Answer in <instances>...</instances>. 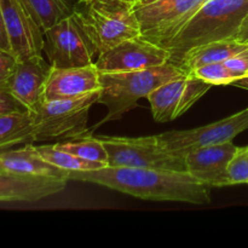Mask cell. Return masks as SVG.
Masks as SVG:
<instances>
[{"mask_svg":"<svg viewBox=\"0 0 248 248\" xmlns=\"http://www.w3.org/2000/svg\"><path fill=\"white\" fill-rule=\"evenodd\" d=\"M69 181L98 184L144 200L194 205L211 202V186L199 182L189 172L106 166L93 171L69 172Z\"/></svg>","mask_w":248,"mask_h":248,"instance_id":"6da1fadb","label":"cell"},{"mask_svg":"<svg viewBox=\"0 0 248 248\" xmlns=\"http://www.w3.org/2000/svg\"><path fill=\"white\" fill-rule=\"evenodd\" d=\"M248 15V0H207L172 39L162 44L178 67L191 47L223 39L236 38Z\"/></svg>","mask_w":248,"mask_h":248,"instance_id":"7a4b0ae2","label":"cell"},{"mask_svg":"<svg viewBox=\"0 0 248 248\" xmlns=\"http://www.w3.org/2000/svg\"><path fill=\"white\" fill-rule=\"evenodd\" d=\"M73 16L96 55L140 35L135 2L127 0H77Z\"/></svg>","mask_w":248,"mask_h":248,"instance_id":"3957f363","label":"cell"},{"mask_svg":"<svg viewBox=\"0 0 248 248\" xmlns=\"http://www.w3.org/2000/svg\"><path fill=\"white\" fill-rule=\"evenodd\" d=\"M184 74L181 68L171 62L132 72H99L102 89L97 103L108 109L101 124L119 120L137 106L138 99L147 98L162 84Z\"/></svg>","mask_w":248,"mask_h":248,"instance_id":"277c9868","label":"cell"},{"mask_svg":"<svg viewBox=\"0 0 248 248\" xmlns=\"http://www.w3.org/2000/svg\"><path fill=\"white\" fill-rule=\"evenodd\" d=\"M99 92L74 98L41 101L31 113L34 116V142L67 140L90 135L89 111L98 102Z\"/></svg>","mask_w":248,"mask_h":248,"instance_id":"5b68a950","label":"cell"},{"mask_svg":"<svg viewBox=\"0 0 248 248\" xmlns=\"http://www.w3.org/2000/svg\"><path fill=\"white\" fill-rule=\"evenodd\" d=\"M108 153V166L186 171L184 154L167 149L157 136L148 137H109L98 136Z\"/></svg>","mask_w":248,"mask_h":248,"instance_id":"8992f818","label":"cell"},{"mask_svg":"<svg viewBox=\"0 0 248 248\" xmlns=\"http://www.w3.org/2000/svg\"><path fill=\"white\" fill-rule=\"evenodd\" d=\"M207 0H156L136 5L140 36L161 46L173 38Z\"/></svg>","mask_w":248,"mask_h":248,"instance_id":"52a82bcc","label":"cell"},{"mask_svg":"<svg viewBox=\"0 0 248 248\" xmlns=\"http://www.w3.org/2000/svg\"><path fill=\"white\" fill-rule=\"evenodd\" d=\"M43 52L53 68H75L92 64L96 55L77 18L65 17L44 31Z\"/></svg>","mask_w":248,"mask_h":248,"instance_id":"ba28073f","label":"cell"},{"mask_svg":"<svg viewBox=\"0 0 248 248\" xmlns=\"http://www.w3.org/2000/svg\"><path fill=\"white\" fill-rule=\"evenodd\" d=\"M246 130H248V108L206 126L186 131H169L157 135V137L169 150L186 155L199 148L232 142Z\"/></svg>","mask_w":248,"mask_h":248,"instance_id":"9c48e42d","label":"cell"},{"mask_svg":"<svg viewBox=\"0 0 248 248\" xmlns=\"http://www.w3.org/2000/svg\"><path fill=\"white\" fill-rule=\"evenodd\" d=\"M212 85L193 74L165 82L147 97L156 123H169L183 115L199 99L205 96Z\"/></svg>","mask_w":248,"mask_h":248,"instance_id":"30bf717a","label":"cell"},{"mask_svg":"<svg viewBox=\"0 0 248 248\" xmlns=\"http://www.w3.org/2000/svg\"><path fill=\"white\" fill-rule=\"evenodd\" d=\"M170 60L171 53L166 48L140 35L102 52L94 64L101 73L132 72L165 64Z\"/></svg>","mask_w":248,"mask_h":248,"instance_id":"8fae6325","label":"cell"},{"mask_svg":"<svg viewBox=\"0 0 248 248\" xmlns=\"http://www.w3.org/2000/svg\"><path fill=\"white\" fill-rule=\"evenodd\" d=\"M12 52L18 60L41 56L44 31L24 0H0Z\"/></svg>","mask_w":248,"mask_h":248,"instance_id":"7c38bea8","label":"cell"},{"mask_svg":"<svg viewBox=\"0 0 248 248\" xmlns=\"http://www.w3.org/2000/svg\"><path fill=\"white\" fill-rule=\"evenodd\" d=\"M52 65L43 56L18 60L14 73L0 87L7 90L33 111L43 101L44 90Z\"/></svg>","mask_w":248,"mask_h":248,"instance_id":"4fadbf2b","label":"cell"},{"mask_svg":"<svg viewBox=\"0 0 248 248\" xmlns=\"http://www.w3.org/2000/svg\"><path fill=\"white\" fill-rule=\"evenodd\" d=\"M239 147L232 142L207 145L186 153V171L195 179L212 186H228V167Z\"/></svg>","mask_w":248,"mask_h":248,"instance_id":"5bb4252c","label":"cell"},{"mask_svg":"<svg viewBox=\"0 0 248 248\" xmlns=\"http://www.w3.org/2000/svg\"><path fill=\"white\" fill-rule=\"evenodd\" d=\"M99 70L92 63L85 67L53 68L51 67L45 90L44 101L74 98L91 92L101 91Z\"/></svg>","mask_w":248,"mask_h":248,"instance_id":"9a60e30c","label":"cell"},{"mask_svg":"<svg viewBox=\"0 0 248 248\" xmlns=\"http://www.w3.org/2000/svg\"><path fill=\"white\" fill-rule=\"evenodd\" d=\"M67 179L18 174L0 170V202H34L61 193Z\"/></svg>","mask_w":248,"mask_h":248,"instance_id":"2e32d148","label":"cell"},{"mask_svg":"<svg viewBox=\"0 0 248 248\" xmlns=\"http://www.w3.org/2000/svg\"><path fill=\"white\" fill-rule=\"evenodd\" d=\"M0 170L12 173L52 177L69 181V171L58 169L46 161L31 143H27L19 149L0 150Z\"/></svg>","mask_w":248,"mask_h":248,"instance_id":"e0dca14e","label":"cell"},{"mask_svg":"<svg viewBox=\"0 0 248 248\" xmlns=\"http://www.w3.org/2000/svg\"><path fill=\"white\" fill-rule=\"evenodd\" d=\"M246 48H248V44L236 38L211 41L186 51L179 62L178 68H181L186 74H190L206 64L224 62Z\"/></svg>","mask_w":248,"mask_h":248,"instance_id":"ac0fdd59","label":"cell"},{"mask_svg":"<svg viewBox=\"0 0 248 248\" xmlns=\"http://www.w3.org/2000/svg\"><path fill=\"white\" fill-rule=\"evenodd\" d=\"M31 142H34V116L31 111L0 115V150Z\"/></svg>","mask_w":248,"mask_h":248,"instance_id":"d6986e66","label":"cell"},{"mask_svg":"<svg viewBox=\"0 0 248 248\" xmlns=\"http://www.w3.org/2000/svg\"><path fill=\"white\" fill-rule=\"evenodd\" d=\"M39 154L44 157L47 162L52 164L53 166L62 169L69 172H85L93 171V170L103 169L108 166L107 162L101 161H90V160L82 159L77 155L68 153L65 150L58 149L55 144H44L36 147Z\"/></svg>","mask_w":248,"mask_h":248,"instance_id":"ffe728a7","label":"cell"},{"mask_svg":"<svg viewBox=\"0 0 248 248\" xmlns=\"http://www.w3.org/2000/svg\"><path fill=\"white\" fill-rule=\"evenodd\" d=\"M45 31L61 19L70 16L77 0H24Z\"/></svg>","mask_w":248,"mask_h":248,"instance_id":"44dd1931","label":"cell"},{"mask_svg":"<svg viewBox=\"0 0 248 248\" xmlns=\"http://www.w3.org/2000/svg\"><path fill=\"white\" fill-rule=\"evenodd\" d=\"M55 145L58 149L72 153L82 159L108 164V153H107L103 142L98 137L91 136V133L81 136V137L73 138V140L55 143Z\"/></svg>","mask_w":248,"mask_h":248,"instance_id":"7402d4cb","label":"cell"},{"mask_svg":"<svg viewBox=\"0 0 248 248\" xmlns=\"http://www.w3.org/2000/svg\"><path fill=\"white\" fill-rule=\"evenodd\" d=\"M190 74L200 78L212 86H215V85H232L236 80L235 75L232 74V70L227 67L224 62L206 64L195 69Z\"/></svg>","mask_w":248,"mask_h":248,"instance_id":"603a6c76","label":"cell"},{"mask_svg":"<svg viewBox=\"0 0 248 248\" xmlns=\"http://www.w3.org/2000/svg\"><path fill=\"white\" fill-rule=\"evenodd\" d=\"M248 183V147L239 148L228 167V186Z\"/></svg>","mask_w":248,"mask_h":248,"instance_id":"cb8c5ba5","label":"cell"},{"mask_svg":"<svg viewBox=\"0 0 248 248\" xmlns=\"http://www.w3.org/2000/svg\"><path fill=\"white\" fill-rule=\"evenodd\" d=\"M27 111L31 110L7 90L0 87V115L12 113H27Z\"/></svg>","mask_w":248,"mask_h":248,"instance_id":"d4e9b609","label":"cell"},{"mask_svg":"<svg viewBox=\"0 0 248 248\" xmlns=\"http://www.w3.org/2000/svg\"><path fill=\"white\" fill-rule=\"evenodd\" d=\"M224 63L232 70L236 80L246 77L248 75V48L228 58L227 61H224Z\"/></svg>","mask_w":248,"mask_h":248,"instance_id":"484cf974","label":"cell"},{"mask_svg":"<svg viewBox=\"0 0 248 248\" xmlns=\"http://www.w3.org/2000/svg\"><path fill=\"white\" fill-rule=\"evenodd\" d=\"M17 62H18V58L14 52L0 48V86L14 73Z\"/></svg>","mask_w":248,"mask_h":248,"instance_id":"4316f807","label":"cell"},{"mask_svg":"<svg viewBox=\"0 0 248 248\" xmlns=\"http://www.w3.org/2000/svg\"><path fill=\"white\" fill-rule=\"evenodd\" d=\"M0 48L6 51H11V44H10V39L9 35H7V31H6V26H5V21H4V15H2V10H1V4H0Z\"/></svg>","mask_w":248,"mask_h":248,"instance_id":"83f0119b","label":"cell"},{"mask_svg":"<svg viewBox=\"0 0 248 248\" xmlns=\"http://www.w3.org/2000/svg\"><path fill=\"white\" fill-rule=\"evenodd\" d=\"M237 39L248 44V15L246 18L244 19V22H242L241 27H240V31L237 33Z\"/></svg>","mask_w":248,"mask_h":248,"instance_id":"f1b7e54d","label":"cell"},{"mask_svg":"<svg viewBox=\"0 0 248 248\" xmlns=\"http://www.w3.org/2000/svg\"><path fill=\"white\" fill-rule=\"evenodd\" d=\"M232 85H234V86H236V87H241V89L248 90V75L241 78V79L235 80Z\"/></svg>","mask_w":248,"mask_h":248,"instance_id":"f546056e","label":"cell"},{"mask_svg":"<svg viewBox=\"0 0 248 248\" xmlns=\"http://www.w3.org/2000/svg\"><path fill=\"white\" fill-rule=\"evenodd\" d=\"M127 1H131V2H135V4H136V2H138V1H140V0H127Z\"/></svg>","mask_w":248,"mask_h":248,"instance_id":"4dcf8cb0","label":"cell"}]
</instances>
